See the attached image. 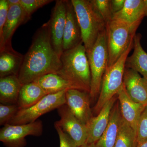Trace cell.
Masks as SVG:
<instances>
[{"label":"cell","instance_id":"13","mask_svg":"<svg viewBox=\"0 0 147 147\" xmlns=\"http://www.w3.org/2000/svg\"><path fill=\"white\" fill-rule=\"evenodd\" d=\"M65 2L66 16L63 40V52L83 43L81 28L71 0H65Z\"/></svg>","mask_w":147,"mask_h":147},{"label":"cell","instance_id":"21","mask_svg":"<svg viewBox=\"0 0 147 147\" xmlns=\"http://www.w3.org/2000/svg\"><path fill=\"white\" fill-rule=\"evenodd\" d=\"M141 38L142 35L140 34L135 35L134 51L132 55L127 59L125 67L135 70L147 79V53L141 45Z\"/></svg>","mask_w":147,"mask_h":147},{"label":"cell","instance_id":"15","mask_svg":"<svg viewBox=\"0 0 147 147\" xmlns=\"http://www.w3.org/2000/svg\"><path fill=\"white\" fill-rule=\"evenodd\" d=\"M116 96L109 100L95 117H92L86 125L88 139L86 144H96L107 128L111 111L116 101Z\"/></svg>","mask_w":147,"mask_h":147},{"label":"cell","instance_id":"29","mask_svg":"<svg viewBox=\"0 0 147 147\" xmlns=\"http://www.w3.org/2000/svg\"><path fill=\"white\" fill-rule=\"evenodd\" d=\"M54 126L59 138L60 147H82L77 146L73 139L63 131L55 123Z\"/></svg>","mask_w":147,"mask_h":147},{"label":"cell","instance_id":"33","mask_svg":"<svg viewBox=\"0 0 147 147\" xmlns=\"http://www.w3.org/2000/svg\"><path fill=\"white\" fill-rule=\"evenodd\" d=\"M137 147H147V142L141 144H138Z\"/></svg>","mask_w":147,"mask_h":147},{"label":"cell","instance_id":"18","mask_svg":"<svg viewBox=\"0 0 147 147\" xmlns=\"http://www.w3.org/2000/svg\"><path fill=\"white\" fill-rule=\"evenodd\" d=\"M121 118L119 103L117 102L111 111L109 124L96 143V147H115Z\"/></svg>","mask_w":147,"mask_h":147},{"label":"cell","instance_id":"3","mask_svg":"<svg viewBox=\"0 0 147 147\" xmlns=\"http://www.w3.org/2000/svg\"><path fill=\"white\" fill-rule=\"evenodd\" d=\"M82 31L87 55L90 53L106 24L91 0H71Z\"/></svg>","mask_w":147,"mask_h":147},{"label":"cell","instance_id":"19","mask_svg":"<svg viewBox=\"0 0 147 147\" xmlns=\"http://www.w3.org/2000/svg\"><path fill=\"white\" fill-rule=\"evenodd\" d=\"M24 59V55L13 48L0 51V78L11 75L18 76Z\"/></svg>","mask_w":147,"mask_h":147},{"label":"cell","instance_id":"28","mask_svg":"<svg viewBox=\"0 0 147 147\" xmlns=\"http://www.w3.org/2000/svg\"><path fill=\"white\" fill-rule=\"evenodd\" d=\"M137 135L138 144L147 142V105L145 107L138 121Z\"/></svg>","mask_w":147,"mask_h":147},{"label":"cell","instance_id":"27","mask_svg":"<svg viewBox=\"0 0 147 147\" xmlns=\"http://www.w3.org/2000/svg\"><path fill=\"white\" fill-rule=\"evenodd\" d=\"M18 109L17 105L0 104V125H5L9 123L16 115Z\"/></svg>","mask_w":147,"mask_h":147},{"label":"cell","instance_id":"1","mask_svg":"<svg viewBox=\"0 0 147 147\" xmlns=\"http://www.w3.org/2000/svg\"><path fill=\"white\" fill-rule=\"evenodd\" d=\"M61 66L60 57L51 42L47 21L34 35L31 45L24 55L18 78L22 85L29 84L47 74L57 73Z\"/></svg>","mask_w":147,"mask_h":147},{"label":"cell","instance_id":"2","mask_svg":"<svg viewBox=\"0 0 147 147\" xmlns=\"http://www.w3.org/2000/svg\"><path fill=\"white\" fill-rule=\"evenodd\" d=\"M57 74L68 81L74 88L90 93L91 76L86 50L84 43L63 51Z\"/></svg>","mask_w":147,"mask_h":147},{"label":"cell","instance_id":"25","mask_svg":"<svg viewBox=\"0 0 147 147\" xmlns=\"http://www.w3.org/2000/svg\"><path fill=\"white\" fill-rule=\"evenodd\" d=\"M91 1L102 16L106 26L113 19L110 0H91Z\"/></svg>","mask_w":147,"mask_h":147},{"label":"cell","instance_id":"20","mask_svg":"<svg viewBox=\"0 0 147 147\" xmlns=\"http://www.w3.org/2000/svg\"><path fill=\"white\" fill-rule=\"evenodd\" d=\"M22 85L18 76L0 78V102L5 105H17Z\"/></svg>","mask_w":147,"mask_h":147},{"label":"cell","instance_id":"24","mask_svg":"<svg viewBox=\"0 0 147 147\" xmlns=\"http://www.w3.org/2000/svg\"><path fill=\"white\" fill-rule=\"evenodd\" d=\"M137 133L122 117L115 147H137Z\"/></svg>","mask_w":147,"mask_h":147},{"label":"cell","instance_id":"6","mask_svg":"<svg viewBox=\"0 0 147 147\" xmlns=\"http://www.w3.org/2000/svg\"><path fill=\"white\" fill-rule=\"evenodd\" d=\"M87 56L91 76L90 96L91 99L94 100L99 96L102 78L108 66L109 56L106 29L99 34L90 53Z\"/></svg>","mask_w":147,"mask_h":147},{"label":"cell","instance_id":"30","mask_svg":"<svg viewBox=\"0 0 147 147\" xmlns=\"http://www.w3.org/2000/svg\"><path fill=\"white\" fill-rule=\"evenodd\" d=\"M9 9L7 0L0 1V36L2 34L3 29L8 16Z\"/></svg>","mask_w":147,"mask_h":147},{"label":"cell","instance_id":"8","mask_svg":"<svg viewBox=\"0 0 147 147\" xmlns=\"http://www.w3.org/2000/svg\"><path fill=\"white\" fill-rule=\"evenodd\" d=\"M42 131V122L39 120L25 124H7L0 130V141L7 147H24L27 144L26 137H39Z\"/></svg>","mask_w":147,"mask_h":147},{"label":"cell","instance_id":"31","mask_svg":"<svg viewBox=\"0 0 147 147\" xmlns=\"http://www.w3.org/2000/svg\"><path fill=\"white\" fill-rule=\"evenodd\" d=\"M125 0H110L111 10L113 16L122 9L125 3Z\"/></svg>","mask_w":147,"mask_h":147},{"label":"cell","instance_id":"34","mask_svg":"<svg viewBox=\"0 0 147 147\" xmlns=\"http://www.w3.org/2000/svg\"><path fill=\"white\" fill-rule=\"evenodd\" d=\"M82 147H96L95 144H86Z\"/></svg>","mask_w":147,"mask_h":147},{"label":"cell","instance_id":"9","mask_svg":"<svg viewBox=\"0 0 147 147\" xmlns=\"http://www.w3.org/2000/svg\"><path fill=\"white\" fill-rule=\"evenodd\" d=\"M57 112L60 119L55 123L68 134L77 146L82 147L86 144L88 139L86 125L81 122L72 114L66 104L58 108Z\"/></svg>","mask_w":147,"mask_h":147},{"label":"cell","instance_id":"10","mask_svg":"<svg viewBox=\"0 0 147 147\" xmlns=\"http://www.w3.org/2000/svg\"><path fill=\"white\" fill-rule=\"evenodd\" d=\"M66 16L65 0L56 1L48 23L52 45L60 57L63 53V40Z\"/></svg>","mask_w":147,"mask_h":147},{"label":"cell","instance_id":"11","mask_svg":"<svg viewBox=\"0 0 147 147\" xmlns=\"http://www.w3.org/2000/svg\"><path fill=\"white\" fill-rule=\"evenodd\" d=\"M89 93L70 89L65 92V104L81 122L86 125L92 117L90 106Z\"/></svg>","mask_w":147,"mask_h":147},{"label":"cell","instance_id":"7","mask_svg":"<svg viewBox=\"0 0 147 147\" xmlns=\"http://www.w3.org/2000/svg\"><path fill=\"white\" fill-rule=\"evenodd\" d=\"M67 90L46 95L32 107L18 110L8 124L17 125L31 123L37 120L42 115L57 109L65 104Z\"/></svg>","mask_w":147,"mask_h":147},{"label":"cell","instance_id":"12","mask_svg":"<svg viewBox=\"0 0 147 147\" xmlns=\"http://www.w3.org/2000/svg\"><path fill=\"white\" fill-rule=\"evenodd\" d=\"M31 18L20 4L9 7L2 34L0 36V51L13 48L11 40L16 29L21 25L27 23Z\"/></svg>","mask_w":147,"mask_h":147},{"label":"cell","instance_id":"16","mask_svg":"<svg viewBox=\"0 0 147 147\" xmlns=\"http://www.w3.org/2000/svg\"><path fill=\"white\" fill-rule=\"evenodd\" d=\"M117 95L122 117L137 133L138 121L146 106L135 102L129 97L123 84Z\"/></svg>","mask_w":147,"mask_h":147},{"label":"cell","instance_id":"5","mask_svg":"<svg viewBox=\"0 0 147 147\" xmlns=\"http://www.w3.org/2000/svg\"><path fill=\"white\" fill-rule=\"evenodd\" d=\"M133 46L134 40L115 63L106 69L102 78L97 102L94 109L95 114L98 115L104 105L117 94L123 84L127 59Z\"/></svg>","mask_w":147,"mask_h":147},{"label":"cell","instance_id":"4","mask_svg":"<svg viewBox=\"0 0 147 147\" xmlns=\"http://www.w3.org/2000/svg\"><path fill=\"white\" fill-rule=\"evenodd\" d=\"M141 23L130 24L113 19L106 26L108 51V67L114 65L134 40Z\"/></svg>","mask_w":147,"mask_h":147},{"label":"cell","instance_id":"14","mask_svg":"<svg viewBox=\"0 0 147 147\" xmlns=\"http://www.w3.org/2000/svg\"><path fill=\"white\" fill-rule=\"evenodd\" d=\"M123 84L127 94L132 100L147 106V79L135 70L125 67Z\"/></svg>","mask_w":147,"mask_h":147},{"label":"cell","instance_id":"32","mask_svg":"<svg viewBox=\"0 0 147 147\" xmlns=\"http://www.w3.org/2000/svg\"><path fill=\"white\" fill-rule=\"evenodd\" d=\"M9 5V7L20 4L21 0H7Z\"/></svg>","mask_w":147,"mask_h":147},{"label":"cell","instance_id":"26","mask_svg":"<svg viewBox=\"0 0 147 147\" xmlns=\"http://www.w3.org/2000/svg\"><path fill=\"white\" fill-rule=\"evenodd\" d=\"M54 1L53 0H21L20 5L29 17L39 8Z\"/></svg>","mask_w":147,"mask_h":147},{"label":"cell","instance_id":"17","mask_svg":"<svg viewBox=\"0 0 147 147\" xmlns=\"http://www.w3.org/2000/svg\"><path fill=\"white\" fill-rule=\"evenodd\" d=\"M147 17V0H125L123 8L113 15V19L133 24Z\"/></svg>","mask_w":147,"mask_h":147},{"label":"cell","instance_id":"23","mask_svg":"<svg viewBox=\"0 0 147 147\" xmlns=\"http://www.w3.org/2000/svg\"><path fill=\"white\" fill-rule=\"evenodd\" d=\"M33 82L39 85L47 94L74 89L68 81L57 73L47 74L40 76Z\"/></svg>","mask_w":147,"mask_h":147},{"label":"cell","instance_id":"22","mask_svg":"<svg viewBox=\"0 0 147 147\" xmlns=\"http://www.w3.org/2000/svg\"><path fill=\"white\" fill-rule=\"evenodd\" d=\"M46 95L42 88L34 82L23 85L17 101L18 109L23 110L32 107Z\"/></svg>","mask_w":147,"mask_h":147}]
</instances>
